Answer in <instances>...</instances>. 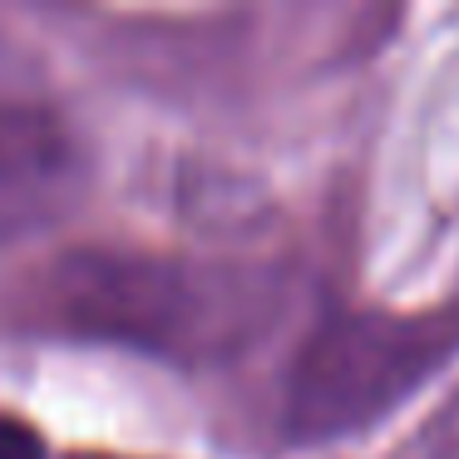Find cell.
I'll list each match as a JSON object with an SVG mask.
<instances>
[{"label": "cell", "mask_w": 459, "mask_h": 459, "mask_svg": "<svg viewBox=\"0 0 459 459\" xmlns=\"http://www.w3.org/2000/svg\"><path fill=\"white\" fill-rule=\"evenodd\" d=\"M90 183V153L70 114L0 50V242L70 218Z\"/></svg>", "instance_id": "obj_3"}, {"label": "cell", "mask_w": 459, "mask_h": 459, "mask_svg": "<svg viewBox=\"0 0 459 459\" xmlns=\"http://www.w3.org/2000/svg\"><path fill=\"white\" fill-rule=\"evenodd\" d=\"M459 356V311H336L297 346L281 429L326 445L380 425Z\"/></svg>", "instance_id": "obj_2"}, {"label": "cell", "mask_w": 459, "mask_h": 459, "mask_svg": "<svg viewBox=\"0 0 459 459\" xmlns=\"http://www.w3.org/2000/svg\"><path fill=\"white\" fill-rule=\"evenodd\" d=\"M40 277V307L55 326L183 366L247 351L287 297L267 267L159 247H74Z\"/></svg>", "instance_id": "obj_1"}, {"label": "cell", "mask_w": 459, "mask_h": 459, "mask_svg": "<svg viewBox=\"0 0 459 459\" xmlns=\"http://www.w3.org/2000/svg\"><path fill=\"white\" fill-rule=\"evenodd\" d=\"M74 459H119V455H74Z\"/></svg>", "instance_id": "obj_5"}, {"label": "cell", "mask_w": 459, "mask_h": 459, "mask_svg": "<svg viewBox=\"0 0 459 459\" xmlns=\"http://www.w3.org/2000/svg\"><path fill=\"white\" fill-rule=\"evenodd\" d=\"M0 459H50V449L30 420L0 410Z\"/></svg>", "instance_id": "obj_4"}]
</instances>
